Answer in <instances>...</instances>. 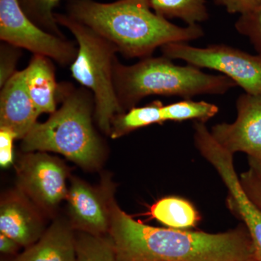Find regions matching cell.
Here are the masks:
<instances>
[{
    "instance_id": "obj_1",
    "label": "cell",
    "mask_w": 261,
    "mask_h": 261,
    "mask_svg": "<svg viewBox=\"0 0 261 261\" xmlns=\"http://www.w3.org/2000/svg\"><path fill=\"white\" fill-rule=\"evenodd\" d=\"M109 238L119 261H249L256 259L244 225L211 233L153 227L136 221L113 200Z\"/></svg>"
},
{
    "instance_id": "obj_2",
    "label": "cell",
    "mask_w": 261,
    "mask_h": 261,
    "mask_svg": "<svg viewBox=\"0 0 261 261\" xmlns=\"http://www.w3.org/2000/svg\"><path fill=\"white\" fill-rule=\"evenodd\" d=\"M67 15L112 42L126 58L143 59L165 44L204 36L200 25L178 27L156 14L149 0H68Z\"/></svg>"
},
{
    "instance_id": "obj_3",
    "label": "cell",
    "mask_w": 261,
    "mask_h": 261,
    "mask_svg": "<svg viewBox=\"0 0 261 261\" xmlns=\"http://www.w3.org/2000/svg\"><path fill=\"white\" fill-rule=\"evenodd\" d=\"M61 107L44 123H37L21 142L24 152H54L88 169L97 168L105 146L93 125L95 104L89 89L60 84Z\"/></svg>"
},
{
    "instance_id": "obj_4",
    "label": "cell",
    "mask_w": 261,
    "mask_h": 261,
    "mask_svg": "<svg viewBox=\"0 0 261 261\" xmlns=\"http://www.w3.org/2000/svg\"><path fill=\"white\" fill-rule=\"evenodd\" d=\"M115 90L123 112L150 95L176 96L184 99L202 94L221 95L237 87L224 75L204 73L192 65H177L167 57H148L135 64L117 60L113 73Z\"/></svg>"
},
{
    "instance_id": "obj_5",
    "label": "cell",
    "mask_w": 261,
    "mask_h": 261,
    "mask_svg": "<svg viewBox=\"0 0 261 261\" xmlns=\"http://www.w3.org/2000/svg\"><path fill=\"white\" fill-rule=\"evenodd\" d=\"M57 23L75 37L78 53L70 66L72 77L94 95V119L106 135H111V122L124 113L115 90L113 73L118 49L112 42L87 25L67 14L55 13Z\"/></svg>"
},
{
    "instance_id": "obj_6",
    "label": "cell",
    "mask_w": 261,
    "mask_h": 261,
    "mask_svg": "<svg viewBox=\"0 0 261 261\" xmlns=\"http://www.w3.org/2000/svg\"><path fill=\"white\" fill-rule=\"evenodd\" d=\"M163 56L196 68L216 70L231 79L245 93H261V55L249 54L226 44L196 47L176 42L161 47Z\"/></svg>"
},
{
    "instance_id": "obj_7",
    "label": "cell",
    "mask_w": 261,
    "mask_h": 261,
    "mask_svg": "<svg viewBox=\"0 0 261 261\" xmlns=\"http://www.w3.org/2000/svg\"><path fill=\"white\" fill-rule=\"evenodd\" d=\"M0 39L70 66L78 53L74 42L43 30L22 9L19 0H0Z\"/></svg>"
},
{
    "instance_id": "obj_8",
    "label": "cell",
    "mask_w": 261,
    "mask_h": 261,
    "mask_svg": "<svg viewBox=\"0 0 261 261\" xmlns=\"http://www.w3.org/2000/svg\"><path fill=\"white\" fill-rule=\"evenodd\" d=\"M18 190L43 214L51 216L66 200L69 171L63 161L46 152H25L17 165Z\"/></svg>"
},
{
    "instance_id": "obj_9",
    "label": "cell",
    "mask_w": 261,
    "mask_h": 261,
    "mask_svg": "<svg viewBox=\"0 0 261 261\" xmlns=\"http://www.w3.org/2000/svg\"><path fill=\"white\" fill-rule=\"evenodd\" d=\"M114 200L113 185L109 180L94 187L72 178L66 197L70 226L94 236L109 233Z\"/></svg>"
},
{
    "instance_id": "obj_10",
    "label": "cell",
    "mask_w": 261,
    "mask_h": 261,
    "mask_svg": "<svg viewBox=\"0 0 261 261\" xmlns=\"http://www.w3.org/2000/svg\"><path fill=\"white\" fill-rule=\"evenodd\" d=\"M236 107L235 121L215 125L211 135L232 154L245 152L250 158H261V93L241 94Z\"/></svg>"
},
{
    "instance_id": "obj_11",
    "label": "cell",
    "mask_w": 261,
    "mask_h": 261,
    "mask_svg": "<svg viewBox=\"0 0 261 261\" xmlns=\"http://www.w3.org/2000/svg\"><path fill=\"white\" fill-rule=\"evenodd\" d=\"M43 215L20 190L8 192L0 204V231L20 247H30L45 231Z\"/></svg>"
},
{
    "instance_id": "obj_12",
    "label": "cell",
    "mask_w": 261,
    "mask_h": 261,
    "mask_svg": "<svg viewBox=\"0 0 261 261\" xmlns=\"http://www.w3.org/2000/svg\"><path fill=\"white\" fill-rule=\"evenodd\" d=\"M39 116L27 90L24 69L17 70L1 87L0 128H10L23 140Z\"/></svg>"
},
{
    "instance_id": "obj_13",
    "label": "cell",
    "mask_w": 261,
    "mask_h": 261,
    "mask_svg": "<svg viewBox=\"0 0 261 261\" xmlns=\"http://www.w3.org/2000/svg\"><path fill=\"white\" fill-rule=\"evenodd\" d=\"M70 224L55 221L37 243L14 261H76V243Z\"/></svg>"
},
{
    "instance_id": "obj_14",
    "label": "cell",
    "mask_w": 261,
    "mask_h": 261,
    "mask_svg": "<svg viewBox=\"0 0 261 261\" xmlns=\"http://www.w3.org/2000/svg\"><path fill=\"white\" fill-rule=\"evenodd\" d=\"M27 90L39 114L56 111L58 91L56 69L53 60L40 55H33L28 66L24 68Z\"/></svg>"
},
{
    "instance_id": "obj_15",
    "label": "cell",
    "mask_w": 261,
    "mask_h": 261,
    "mask_svg": "<svg viewBox=\"0 0 261 261\" xmlns=\"http://www.w3.org/2000/svg\"><path fill=\"white\" fill-rule=\"evenodd\" d=\"M152 218L175 229L195 227L200 220L195 207L188 201L178 197H166L151 207Z\"/></svg>"
},
{
    "instance_id": "obj_16",
    "label": "cell",
    "mask_w": 261,
    "mask_h": 261,
    "mask_svg": "<svg viewBox=\"0 0 261 261\" xmlns=\"http://www.w3.org/2000/svg\"><path fill=\"white\" fill-rule=\"evenodd\" d=\"M163 106L161 101L154 100L143 107H135L117 114L111 122L110 136L112 139H118L139 128L163 123Z\"/></svg>"
},
{
    "instance_id": "obj_17",
    "label": "cell",
    "mask_w": 261,
    "mask_h": 261,
    "mask_svg": "<svg viewBox=\"0 0 261 261\" xmlns=\"http://www.w3.org/2000/svg\"><path fill=\"white\" fill-rule=\"evenodd\" d=\"M156 14L166 19L178 18L187 25H198L209 18L205 0H149Z\"/></svg>"
},
{
    "instance_id": "obj_18",
    "label": "cell",
    "mask_w": 261,
    "mask_h": 261,
    "mask_svg": "<svg viewBox=\"0 0 261 261\" xmlns=\"http://www.w3.org/2000/svg\"><path fill=\"white\" fill-rule=\"evenodd\" d=\"M219 111L218 106L213 103L185 99L163 106V116L164 121L181 122L193 120L205 123L214 118Z\"/></svg>"
},
{
    "instance_id": "obj_19",
    "label": "cell",
    "mask_w": 261,
    "mask_h": 261,
    "mask_svg": "<svg viewBox=\"0 0 261 261\" xmlns=\"http://www.w3.org/2000/svg\"><path fill=\"white\" fill-rule=\"evenodd\" d=\"M75 243L76 261H119L109 237L80 232Z\"/></svg>"
},
{
    "instance_id": "obj_20",
    "label": "cell",
    "mask_w": 261,
    "mask_h": 261,
    "mask_svg": "<svg viewBox=\"0 0 261 261\" xmlns=\"http://www.w3.org/2000/svg\"><path fill=\"white\" fill-rule=\"evenodd\" d=\"M61 0H19L22 9L37 25L48 33L65 37L55 17V9Z\"/></svg>"
},
{
    "instance_id": "obj_21",
    "label": "cell",
    "mask_w": 261,
    "mask_h": 261,
    "mask_svg": "<svg viewBox=\"0 0 261 261\" xmlns=\"http://www.w3.org/2000/svg\"><path fill=\"white\" fill-rule=\"evenodd\" d=\"M235 27L240 34L250 39L257 54L261 55V4L250 13L242 15Z\"/></svg>"
},
{
    "instance_id": "obj_22",
    "label": "cell",
    "mask_w": 261,
    "mask_h": 261,
    "mask_svg": "<svg viewBox=\"0 0 261 261\" xmlns=\"http://www.w3.org/2000/svg\"><path fill=\"white\" fill-rule=\"evenodd\" d=\"M22 49L3 42L0 45V87L15 74Z\"/></svg>"
},
{
    "instance_id": "obj_23",
    "label": "cell",
    "mask_w": 261,
    "mask_h": 261,
    "mask_svg": "<svg viewBox=\"0 0 261 261\" xmlns=\"http://www.w3.org/2000/svg\"><path fill=\"white\" fill-rule=\"evenodd\" d=\"M240 181L244 191L252 202L261 211V172L250 167L242 173Z\"/></svg>"
},
{
    "instance_id": "obj_24",
    "label": "cell",
    "mask_w": 261,
    "mask_h": 261,
    "mask_svg": "<svg viewBox=\"0 0 261 261\" xmlns=\"http://www.w3.org/2000/svg\"><path fill=\"white\" fill-rule=\"evenodd\" d=\"M18 140L16 134L7 128H0V164L8 167L13 162V142Z\"/></svg>"
},
{
    "instance_id": "obj_25",
    "label": "cell",
    "mask_w": 261,
    "mask_h": 261,
    "mask_svg": "<svg viewBox=\"0 0 261 261\" xmlns=\"http://www.w3.org/2000/svg\"><path fill=\"white\" fill-rule=\"evenodd\" d=\"M216 2L224 6L228 13H239L241 15L250 13L261 4V0H216Z\"/></svg>"
},
{
    "instance_id": "obj_26",
    "label": "cell",
    "mask_w": 261,
    "mask_h": 261,
    "mask_svg": "<svg viewBox=\"0 0 261 261\" xmlns=\"http://www.w3.org/2000/svg\"><path fill=\"white\" fill-rule=\"evenodd\" d=\"M20 245L9 237L0 233V251L2 253L15 254L18 251Z\"/></svg>"
},
{
    "instance_id": "obj_27",
    "label": "cell",
    "mask_w": 261,
    "mask_h": 261,
    "mask_svg": "<svg viewBox=\"0 0 261 261\" xmlns=\"http://www.w3.org/2000/svg\"><path fill=\"white\" fill-rule=\"evenodd\" d=\"M248 162L250 167L255 168L261 172V158L255 159V158L248 157Z\"/></svg>"
},
{
    "instance_id": "obj_28",
    "label": "cell",
    "mask_w": 261,
    "mask_h": 261,
    "mask_svg": "<svg viewBox=\"0 0 261 261\" xmlns=\"http://www.w3.org/2000/svg\"><path fill=\"white\" fill-rule=\"evenodd\" d=\"M249 261H257V259H254V260H249Z\"/></svg>"
}]
</instances>
